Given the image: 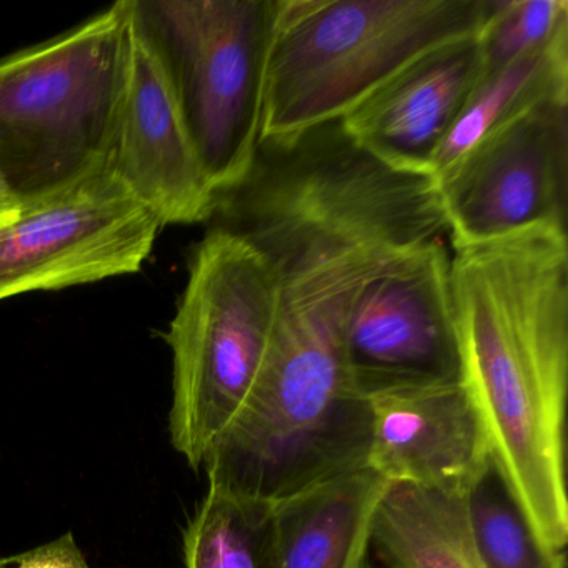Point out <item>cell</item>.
<instances>
[{
	"label": "cell",
	"mask_w": 568,
	"mask_h": 568,
	"mask_svg": "<svg viewBox=\"0 0 568 568\" xmlns=\"http://www.w3.org/2000/svg\"><path fill=\"white\" fill-rule=\"evenodd\" d=\"M387 568H487L478 554L467 497L390 484L372 530Z\"/></svg>",
	"instance_id": "13"
},
{
	"label": "cell",
	"mask_w": 568,
	"mask_h": 568,
	"mask_svg": "<svg viewBox=\"0 0 568 568\" xmlns=\"http://www.w3.org/2000/svg\"><path fill=\"white\" fill-rule=\"evenodd\" d=\"M364 568H374V567H372V565L368 564V561H367V564L364 565Z\"/></svg>",
	"instance_id": "20"
},
{
	"label": "cell",
	"mask_w": 568,
	"mask_h": 568,
	"mask_svg": "<svg viewBox=\"0 0 568 568\" xmlns=\"http://www.w3.org/2000/svg\"><path fill=\"white\" fill-rule=\"evenodd\" d=\"M434 179L452 245L537 224L567 227L568 101L495 129Z\"/></svg>",
	"instance_id": "7"
},
{
	"label": "cell",
	"mask_w": 568,
	"mask_h": 568,
	"mask_svg": "<svg viewBox=\"0 0 568 568\" xmlns=\"http://www.w3.org/2000/svg\"><path fill=\"white\" fill-rule=\"evenodd\" d=\"M481 78L477 36L444 42L388 79L342 125L388 168L432 175L438 149Z\"/></svg>",
	"instance_id": "11"
},
{
	"label": "cell",
	"mask_w": 568,
	"mask_h": 568,
	"mask_svg": "<svg viewBox=\"0 0 568 568\" xmlns=\"http://www.w3.org/2000/svg\"><path fill=\"white\" fill-rule=\"evenodd\" d=\"M0 568H91L71 531L16 557L0 558Z\"/></svg>",
	"instance_id": "18"
},
{
	"label": "cell",
	"mask_w": 568,
	"mask_h": 568,
	"mask_svg": "<svg viewBox=\"0 0 568 568\" xmlns=\"http://www.w3.org/2000/svg\"><path fill=\"white\" fill-rule=\"evenodd\" d=\"M467 514L485 567L567 568L565 551L550 550L535 537L494 464L468 491Z\"/></svg>",
	"instance_id": "16"
},
{
	"label": "cell",
	"mask_w": 568,
	"mask_h": 568,
	"mask_svg": "<svg viewBox=\"0 0 568 568\" xmlns=\"http://www.w3.org/2000/svg\"><path fill=\"white\" fill-rule=\"evenodd\" d=\"M108 164L162 227L214 217L217 194L195 151L168 71L134 18L131 0L124 82Z\"/></svg>",
	"instance_id": "9"
},
{
	"label": "cell",
	"mask_w": 568,
	"mask_h": 568,
	"mask_svg": "<svg viewBox=\"0 0 568 568\" xmlns=\"http://www.w3.org/2000/svg\"><path fill=\"white\" fill-rule=\"evenodd\" d=\"M450 292L460 381L491 464L538 541L565 551L567 227L537 224L452 245Z\"/></svg>",
	"instance_id": "1"
},
{
	"label": "cell",
	"mask_w": 568,
	"mask_h": 568,
	"mask_svg": "<svg viewBox=\"0 0 568 568\" xmlns=\"http://www.w3.org/2000/svg\"><path fill=\"white\" fill-rule=\"evenodd\" d=\"M495 0H272L262 141L342 121L425 52L480 34Z\"/></svg>",
	"instance_id": "2"
},
{
	"label": "cell",
	"mask_w": 568,
	"mask_h": 568,
	"mask_svg": "<svg viewBox=\"0 0 568 568\" xmlns=\"http://www.w3.org/2000/svg\"><path fill=\"white\" fill-rule=\"evenodd\" d=\"M161 229L105 159L0 224V301L135 274Z\"/></svg>",
	"instance_id": "6"
},
{
	"label": "cell",
	"mask_w": 568,
	"mask_h": 568,
	"mask_svg": "<svg viewBox=\"0 0 568 568\" xmlns=\"http://www.w3.org/2000/svg\"><path fill=\"white\" fill-rule=\"evenodd\" d=\"M367 402L365 467L388 484L467 497L491 467L484 422L462 381L388 388Z\"/></svg>",
	"instance_id": "10"
},
{
	"label": "cell",
	"mask_w": 568,
	"mask_h": 568,
	"mask_svg": "<svg viewBox=\"0 0 568 568\" xmlns=\"http://www.w3.org/2000/svg\"><path fill=\"white\" fill-rule=\"evenodd\" d=\"M278 288L265 258L225 229H209L165 334L174 362L169 430L194 470L254 392L274 342Z\"/></svg>",
	"instance_id": "4"
},
{
	"label": "cell",
	"mask_w": 568,
	"mask_h": 568,
	"mask_svg": "<svg viewBox=\"0 0 568 568\" xmlns=\"http://www.w3.org/2000/svg\"><path fill=\"white\" fill-rule=\"evenodd\" d=\"M21 202L9 191L8 185L0 181V224L14 219L19 211H21Z\"/></svg>",
	"instance_id": "19"
},
{
	"label": "cell",
	"mask_w": 568,
	"mask_h": 568,
	"mask_svg": "<svg viewBox=\"0 0 568 568\" xmlns=\"http://www.w3.org/2000/svg\"><path fill=\"white\" fill-rule=\"evenodd\" d=\"M272 504L209 485L185 528V568H274Z\"/></svg>",
	"instance_id": "15"
},
{
	"label": "cell",
	"mask_w": 568,
	"mask_h": 568,
	"mask_svg": "<svg viewBox=\"0 0 568 568\" xmlns=\"http://www.w3.org/2000/svg\"><path fill=\"white\" fill-rule=\"evenodd\" d=\"M388 485L361 467L274 501V568H364L375 514Z\"/></svg>",
	"instance_id": "12"
},
{
	"label": "cell",
	"mask_w": 568,
	"mask_h": 568,
	"mask_svg": "<svg viewBox=\"0 0 568 568\" xmlns=\"http://www.w3.org/2000/svg\"><path fill=\"white\" fill-rule=\"evenodd\" d=\"M554 101H568V38L484 74L438 149L432 178L452 168L495 129Z\"/></svg>",
	"instance_id": "14"
},
{
	"label": "cell",
	"mask_w": 568,
	"mask_h": 568,
	"mask_svg": "<svg viewBox=\"0 0 568 568\" xmlns=\"http://www.w3.org/2000/svg\"><path fill=\"white\" fill-rule=\"evenodd\" d=\"M129 0L0 59V181L22 205L108 159L128 58Z\"/></svg>",
	"instance_id": "3"
},
{
	"label": "cell",
	"mask_w": 568,
	"mask_h": 568,
	"mask_svg": "<svg viewBox=\"0 0 568 568\" xmlns=\"http://www.w3.org/2000/svg\"><path fill=\"white\" fill-rule=\"evenodd\" d=\"M344 358L365 398L405 385L460 381L445 241L402 255L365 285L345 328Z\"/></svg>",
	"instance_id": "8"
},
{
	"label": "cell",
	"mask_w": 568,
	"mask_h": 568,
	"mask_svg": "<svg viewBox=\"0 0 568 568\" xmlns=\"http://www.w3.org/2000/svg\"><path fill=\"white\" fill-rule=\"evenodd\" d=\"M484 74L568 38L567 0H495L477 36Z\"/></svg>",
	"instance_id": "17"
},
{
	"label": "cell",
	"mask_w": 568,
	"mask_h": 568,
	"mask_svg": "<svg viewBox=\"0 0 568 568\" xmlns=\"http://www.w3.org/2000/svg\"><path fill=\"white\" fill-rule=\"evenodd\" d=\"M215 194L247 175L262 139L272 0H131Z\"/></svg>",
	"instance_id": "5"
}]
</instances>
